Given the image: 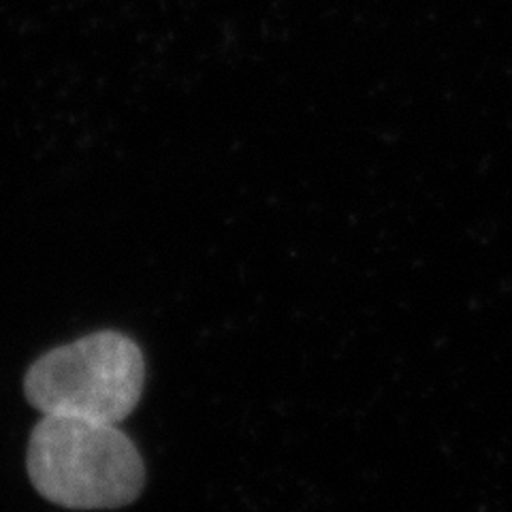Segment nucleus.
Here are the masks:
<instances>
[{
  "label": "nucleus",
  "mask_w": 512,
  "mask_h": 512,
  "mask_svg": "<svg viewBox=\"0 0 512 512\" xmlns=\"http://www.w3.org/2000/svg\"><path fill=\"white\" fill-rule=\"evenodd\" d=\"M30 483L47 502L71 510H111L135 502L146 466L118 425L43 414L28 442Z\"/></svg>",
  "instance_id": "f257e3e1"
},
{
  "label": "nucleus",
  "mask_w": 512,
  "mask_h": 512,
  "mask_svg": "<svg viewBox=\"0 0 512 512\" xmlns=\"http://www.w3.org/2000/svg\"><path fill=\"white\" fill-rule=\"evenodd\" d=\"M146 382V361L135 340L105 329L45 352L28 367L24 395L43 414L122 423Z\"/></svg>",
  "instance_id": "f03ea898"
}]
</instances>
